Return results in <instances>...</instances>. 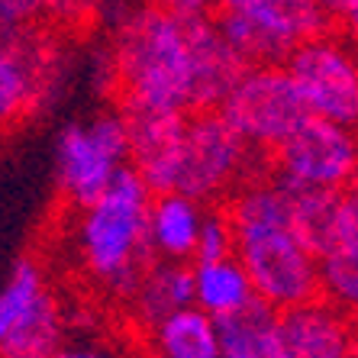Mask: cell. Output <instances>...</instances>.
<instances>
[{
  "mask_svg": "<svg viewBox=\"0 0 358 358\" xmlns=\"http://www.w3.org/2000/svg\"><path fill=\"white\" fill-rule=\"evenodd\" d=\"M55 71L29 59L17 45L0 42V133H10L13 126L33 117L52 87Z\"/></svg>",
  "mask_w": 358,
  "mask_h": 358,
  "instance_id": "2e32d148",
  "label": "cell"
},
{
  "mask_svg": "<svg viewBox=\"0 0 358 358\" xmlns=\"http://www.w3.org/2000/svg\"><path fill=\"white\" fill-rule=\"evenodd\" d=\"M320 297L333 307L355 313L358 307V252H329L317 259Z\"/></svg>",
  "mask_w": 358,
  "mask_h": 358,
  "instance_id": "7402d4cb",
  "label": "cell"
},
{
  "mask_svg": "<svg viewBox=\"0 0 358 358\" xmlns=\"http://www.w3.org/2000/svg\"><path fill=\"white\" fill-rule=\"evenodd\" d=\"M52 358H113V355L100 349H59Z\"/></svg>",
  "mask_w": 358,
  "mask_h": 358,
  "instance_id": "4316f807",
  "label": "cell"
},
{
  "mask_svg": "<svg viewBox=\"0 0 358 358\" xmlns=\"http://www.w3.org/2000/svg\"><path fill=\"white\" fill-rule=\"evenodd\" d=\"M194 271V307L203 310L210 320H223L236 310H242L255 294L242 271V265L233 259L220 262H197Z\"/></svg>",
  "mask_w": 358,
  "mask_h": 358,
  "instance_id": "d6986e66",
  "label": "cell"
},
{
  "mask_svg": "<svg viewBox=\"0 0 358 358\" xmlns=\"http://www.w3.org/2000/svg\"><path fill=\"white\" fill-rule=\"evenodd\" d=\"M317 10L326 17V23L333 26L336 33H339L342 26H345V33H352L358 23V0H313Z\"/></svg>",
  "mask_w": 358,
  "mask_h": 358,
  "instance_id": "d4e9b609",
  "label": "cell"
},
{
  "mask_svg": "<svg viewBox=\"0 0 358 358\" xmlns=\"http://www.w3.org/2000/svg\"><path fill=\"white\" fill-rule=\"evenodd\" d=\"M113 110L120 113L126 129V152H129L126 165L145 181L149 194L171 191L187 113L184 110L152 107V103H142V100L133 97H117Z\"/></svg>",
  "mask_w": 358,
  "mask_h": 358,
  "instance_id": "30bf717a",
  "label": "cell"
},
{
  "mask_svg": "<svg viewBox=\"0 0 358 358\" xmlns=\"http://www.w3.org/2000/svg\"><path fill=\"white\" fill-rule=\"evenodd\" d=\"M113 94L187 113L191 52L184 17L142 3L120 23L113 39Z\"/></svg>",
  "mask_w": 358,
  "mask_h": 358,
  "instance_id": "7a4b0ae2",
  "label": "cell"
},
{
  "mask_svg": "<svg viewBox=\"0 0 358 358\" xmlns=\"http://www.w3.org/2000/svg\"><path fill=\"white\" fill-rule=\"evenodd\" d=\"M149 200L145 181L123 165L78 220V259L84 271L123 300L136 291L152 262H159L145 233Z\"/></svg>",
  "mask_w": 358,
  "mask_h": 358,
  "instance_id": "6da1fadb",
  "label": "cell"
},
{
  "mask_svg": "<svg viewBox=\"0 0 358 358\" xmlns=\"http://www.w3.org/2000/svg\"><path fill=\"white\" fill-rule=\"evenodd\" d=\"M271 175V171H268ZM275 178V175H271ZM287 194L291 229L313 259L329 252H358V197L355 184L329 191V187H303L275 178Z\"/></svg>",
  "mask_w": 358,
  "mask_h": 358,
  "instance_id": "8fae6325",
  "label": "cell"
},
{
  "mask_svg": "<svg viewBox=\"0 0 358 358\" xmlns=\"http://www.w3.org/2000/svg\"><path fill=\"white\" fill-rule=\"evenodd\" d=\"M213 23L242 59L255 65H284L300 42L333 26L313 0H210Z\"/></svg>",
  "mask_w": 358,
  "mask_h": 358,
  "instance_id": "3957f363",
  "label": "cell"
},
{
  "mask_svg": "<svg viewBox=\"0 0 358 358\" xmlns=\"http://www.w3.org/2000/svg\"><path fill=\"white\" fill-rule=\"evenodd\" d=\"M187 29V52H191V94H187V113H207L220 110L229 91L249 71V62L220 36L210 13L184 17Z\"/></svg>",
  "mask_w": 358,
  "mask_h": 358,
  "instance_id": "7c38bea8",
  "label": "cell"
},
{
  "mask_svg": "<svg viewBox=\"0 0 358 358\" xmlns=\"http://www.w3.org/2000/svg\"><path fill=\"white\" fill-rule=\"evenodd\" d=\"M62 310L49 291L36 303L26 307V313L13 323L3 342H0V358H52L62 349Z\"/></svg>",
  "mask_w": 358,
  "mask_h": 358,
  "instance_id": "ffe728a7",
  "label": "cell"
},
{
  "mask_svg": "<svg viewBox=\"0 0 358 358\" xmlns=\"http://www.w3.org/2000/svg\"><path fill=\"white\" fill-rule=\"evenodd\" d=\"M149 7L165 10L171 17H200L210 13V0H145Z\"/></svg>",
  "mask_w": 358,
  "mask_h": 358,
  "instance_id": "484cf974",
  "label": "cell"
},
{
  "mask_svg": "<svg viewBox=\"0 0 358 358\" xmlns=\"http://www.w3.org/2000/svg\"><path fill=\"white\" fill-rule=\"evenodd\" d=\"M278 326L294 358H358L355 313L323 297L278 310Z\"/></svg>",
  "mask_w": 358,
  "mask_h": 358,
  "instance_id": "4fadbf2b",
  "label": "cell"
},
{
  "mask_svg": "<svg viewBox=\"0 0 358 358\" xmlns=\"http://www.w3.org/2000/svg\"><path fill=\"white\" fill-rule=\"evenodd\" d=\"M126 129L117 110H107L91 123H71L55 142L59 194L71 207L84 210L103 194L117 168L126 165Z\"/></svg>",
  "mask_w": 358,
  "mask_h": 358,
  "instance_id": "ba28073f",
  "label": "cell"
},
{
  "mask_svg": "<svg viewBox=\"0 0 358 358\" xmlns=\"http://www.w3.org/2000/svg\"><path fill=\"white\" fill-rule=\"evenodd\" d=\"M155 358H220L217 320L203 310L184 307L149 329Z\"/></svg>",
  "mask_w": 358,
  "mask_h": 358,
  "instance_id": "ac0fdd59",
  "label": "cell"
},
{
  "mask_svg": "<svg viewBox=\"0 0 358 358\" xmlns=\"http://www.w3.org/2000/svg\"><path fill=\"white\" fill-rule=\"evenodd\" d=\"M284 71L307 103L310 117L352 129L358 120V65L349 42L336 29L300 42L284 59Z\"/></svg>",
  "mask_w": 358,
  "mask_h": 358,
  "instance_id": "52a82bcc",
  "label": "cell"
},
{
  "mask_svg": "<svg viewBox=\"0 0 358 358\" xmlns=\"http://www.w3.org/2000/svg\"><path fill=\"white\" fill-rule=\"evenodd\" d=\"M236 252V233L233 223L226 217V210L213 207L200 217V233H197V245H194V265L197 262H220V259H233Z\"/></svg>",
  "mask_w": 358,
  "mask_h": 358,
  "instance_id": "603a6c76",
  "label": "cell"
},
{
  "mask_svg": "<svg viewBox=\"0 0 358 358\" xmlns=\"http://www.w3.org/2000/svg\"><path fill=\"white\" fill-rule=\"evenodd\" d=\"M45 291H49V284H45V275H42L39 262L20 259L17 265H13V271H10L7 284L0 287V342L13 329V323L26 313V307L36 303Z\"/></svg>",
  "mask_w": 358,
  "mask_h": 358,
  "instance_id": "44dd1931",
  "label": "cell"
},
{
  "mask_svg": "<svg viewBox=\"0 0 358 358\" xmlns=\"http://www.w3.org/2000/svg\"><path fill=\"white\" fill-rule=\"evenodd\" d=\"M133 313L145 329L162 323L165 317L178 313L184 307H194V271L187 262H152L149 271L136 284V291L129 294Z\"/></svg>",
  "mask_w": 358,
  "mask_h": 358,
  "instance_id": "e0dca14e",
  "label": "cell"
},
{
  "mask_svg": "<svg viewBox=\"0 0 358 358\" xmlns=\"http://www.w3.org/2000/svg\"><path fill=\"white\" fill-rule=\"evenodd\" d=\"M220 358H294L278 326V310L252 297L229 317L217 320Z\"/></svg>",
  "mask_w": 358,
  "mask_h": 358,
  "instance_id": "5bb4252c",
  "label": "cell"
},
{
  "mask_svg": "<svg viewBox=\"0 0 358 358\" xmlns=\"http://www.w3.org/2000/svg\"><path fill=\"white\" fill-rule=\"evenodd\" d=\"M220 117L255 152H275L310 110L284 65H255L220 103Z\"/></svg>",
  "mask_w": 358,
  "mask_h": 358,
  "instance_id": "8992f818",
  "label": "cell"
},
{
  "mask_svg": "<svg viewBox=\"0 0 358 358\" xmlns=\"http://www.w3.org/2000/svg\"><path fill=\"white\" fill-rule=\"evenodd\" d=\"M203 203L184 197L178 191L152 194L149 200V220H145V233L155 259L165 262H191L194 245L200 233V217H203Z\"/></svg>",
  "mask_w": 358,
  "mask_h": 358,
  "instance_id": "9a60e30c",
  "label": "cell"
},
{
  "mask_svg": "<svg viewBox=\"0 0 358 358\" xmlns=\"http://www.w3.org/2000/svg\"><path fill=\"white\" fill-rule=\"evenodd\" d=\"M236 233V262L252 284V294L271 310L297 307L320 297L317 259L294 236L291 226H249Z\"/></svg>",
  "mask_w": 358,
  "mask_h": 358,
  "instance_id": "5b68a950",
  "label": "cell"
},
{
  "mask_svg": "<svg viewBox=\"0 0 358 358\" xmlns=\"http://www.w3.org/2000/svg\"><path fill=\"white\" fill-rule=\"evenodd\" d=\"M55 0H0V39L36 26L52 13Z\"/></svg>",
  "mask_w": 358,
  "mask_h": 358,
  "instance_id": "cb8c5ba5",
  "label": "cell"
},
{
  "mask_svg": "<svg viewBox=\"0 0 358 358\" xmlns=\"http://www.w3.org/2000/svg\"><path fill=\"white\" fill-rule=\"evenodd\" d=\"M252 155L255 149L239 139V133L220 117V110L187 113L171 191L197 200V203H213L220 197H229L239 184L252 181Z\"/></svg>",
  "mask_w": 358,
  "mask_h": 358,
  "instance_id": "277c9868",
  "label": "cell"
},
{
  "mask_svg": "<svg viewBox=\"0 0 358 358\" xmlns=\"http://www.w3.org/2000/svg\"><path fill=\"white\" fill-rule=\"evenodd\" d=\"M268 171L287 184L342 191L355 184L358 145L355 133L339 123L307 117L275 152H268Z\"/></svg>",
  "mask_w": 358,
  "mask_h": 358,
  "instance_id": "9c48e42d",
  "label": "cell"
}]
</instances>
